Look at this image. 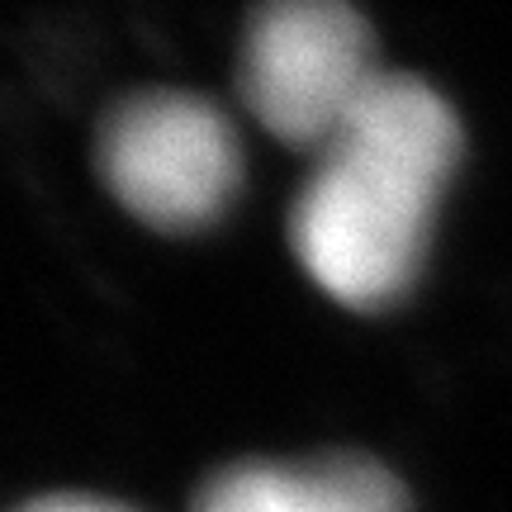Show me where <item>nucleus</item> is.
<instances>
[{"label":"nucleus","instance_id":"4","mask_svg":"<svg viewBox=\"0 0 512 512\" xmlns=\"http://www.w3.org/2000/svg\"><path fill=\"white\" fill-rule=\"evenodd\" d=\"M190 512H408V494L380 460L328 451L223 465L200 484Z\"/></svg>","mask_w":512,"mask_h":512},{"label":"nucleus","instance_id":"1","mask_svg":"<svg viewBox=\"0 0 512 512\" xmlns=\"http://www.w3.org/2000/svg\"><path fill=\"white\" fill-rule=\"evenodd\" d=\"M460 162V119L422 76L389 72L313 152L290 209V247L347 309H384L418 280L441 190Z\"/></svg>","mask_w":512,"mask_h":512},{"label":"nucleus","instance_id":"5","mask_svg":"<svg viewBox=\"0 0 512 512\" xmlns=\"http://www.w3.org/2000/svg\"><path fill=\"white\" fill-rule=\"evenodd\" d=\"M15 512H133L124 503H110V498H91V494H48V498H34Z\"/></svg>","mask_w":512,"mask_h":512},{"label":"nucleus","instance_id":"2","mask_svg":"<svg viewBox=\"0 0 512 512\" xmlns=\"http://www.w3.org/2000/svg\"><path fill=\"white\" fill-rule=\"evenodd\" d=\"M380 72L366 15L347 0H261L247 19L238 86L280 143L318 152Z\"/></svg>","mask_w":512,"mask_h":512},{"label":"nucleus","instance_id":"3","mask_svg":"<svg viewBox=\"0 0 512 512\" xmlns=\"http://www.w3.org/2000/svg\"><path fill=\"white\" fill-rule=\"evenodd\" d=\"M95 166L133 219L195 233L233 204L242 152L219 105L190 91H138L119 100L95 138Z\"/></svg>","mask_w":512,"mask_h":512}]
</instances>
